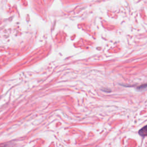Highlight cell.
<instances>
[{"label":"cell","mask_w":147,"mask_h":147,"mask_svg":"<svg viewBox=\"0 0 147 147\" xmlns=\"http://www.w3.org/2000/svg\"><path fill=\"white\" fill-rule=\"evenodd\" d=\"M146 87H147V84H145V85H142V86L138 87V88L140 89V90H142V89H144V88H146Z\"/></svg>","instance_id":"cell-2"},{"label":"cell","mask_w":147,"mask_h":147,"mask_svg":"<svg viewBox=\"0 0 147 147\" xmlns=\"http://www.w3.org/2000/svg\"><path fill=\"white\" fill-rule=\"evenodd\" d=\"M138 134L142 136V137H145L147 136V125L145 126L144 127H143L142 128H141L139 131H138Z\"/></svg>","instance_id":"cell-1"}]
</instances>
